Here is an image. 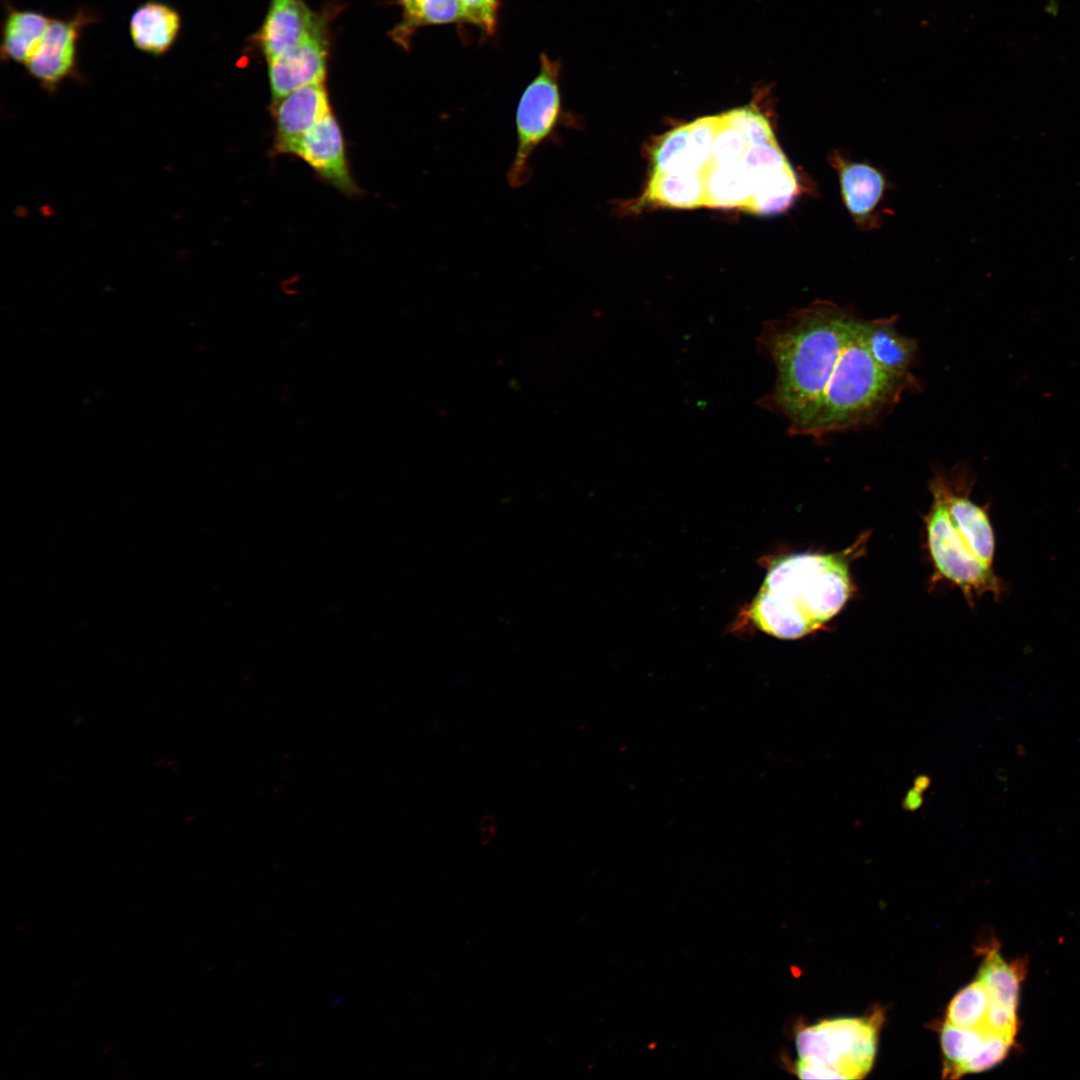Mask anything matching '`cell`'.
<instances>
[{"label":"cell","mask_w":1080,"mask_h":1080,"mask_svg":"<svg viewBox=\"0 0 1080 1080\" xmlns=\"http://www.w3.org/2000/svg\"><path fill=\"white\" fill-rule=\"evenodd\" d=\"M945 474L929 482L933 503L927 517L928 546L934 565L969 597L990 592L998 600L1007 591L993 570L995 536L987 511Z\"/></svg>","instance_id":"3957f363"},{"label":"cell","mask_w":1080,"mask_h":1080,"mask_svg":"<svg viewBox=\"0 0 1080 1080\" xmlns=\"http://www.w3.org/2000/svg\"><path fill=\"white\" fill-rule=\"evenodd\" d=\"M740 162L750 178L753 192L762 184L793 171L776 141L749 145Z\"/></svg>","instance_id":"44dd1931"},{"label":"cell","mask_w":1080,"mask_h":1080,"mask_svg":"<svg viewBox=\"0 0 1080 1080\" xmlns=\"http://www.w3.org/2000/svg\"><path fill=\"white\" fill-rule=\"evenodd\" d=\"M880 1015L837 1018L801 1029L796 1035L802 1079H860L871 1068Z\"/></svg>","instance_id":"277c9868"},{"label":"cell","mask_w":1080,"mask_h":1080,"mask_svg":"<svg viewBox=\"0 0 1080 1080\" xmlns=\"http://www.w3.org/2000/svg\"><path fill=\"white\" fill-rule=\"evenodd\" d=\"M721 125V114L702 117L687 124L692 144L705 163L711 158L712 146Z\"/></svg>","instance_id":"484cf974"},{"label":"cell","mask_w":1080,"mask_h":1080,"mask_svg":"<svg viewBox=\"0 0 1080 1080\" xmlns=\"http://www.w3.org/2000/svg\"><path fill=\"white\" fill-rule=\"evenodd\" d=\"M319 30V20L303 0H271L259 40L270 62Z\"/></svg>","instance_id":"30bf717a"},{"label":"cell","mask_w":1080,"mask_h":1080,"mask_svg":"<svg viewBox=\"0 0 1080 1080\" xmlns=\"http://www.w3.org/2000/svg\"><path fill=\"white\" fill-rule=\"evenodd\" d=\"M500 0H458L460 19L474 24L487 33L495 30L496 15Z\"/></svg>","instance_id":"4316f807"},{"label":"cell","mask_w":1080,"mask_h":1080,"mask_svg":"<svg viewBox=\"0 0 1080 1080\" xmlns=\"http://www.w3.org/2000/svg\"><path fill=\"white\" fill-rule=\"evenodd\" d=\"M704 180V206L748 210L753 188L741 162L716 164L709 160L699 171Z\"/></svg>","instance_id":"9a60e30c"},{"label":"cell","mask_w":1080,"mask_h":1080,"mask_svg":"<svg viewBox=\"0 0 1080 1080\" xmlns=\"http://www.w3.org/2000/svg\"><path fill=\"white\" fill-rule=\"evenodd\" d=\"M50 20L51 18L42 12L17 9L6 3L1 29V60L25 65L42 39Z\"/></svg>","instance_id":"5bb4252c"},{"label":"cell","mask_w":1080,"mask_h":1080,"mask_svg":"<svg viewBox=\"0 0 1080 1080\" xmlns=\"http://www.w3.org/2000/svg\"><path fill=\"white\" fill-rule=\"evenodd\" d=\"M863 323L848 308L816 300L763 325L757 344L776 380L759 405L785 417L790 435L822 439L872 424L920 389L915 376H893L874 361Z\"/></svg>","instance_id":"6da1fadb"},{"label":"cell","mask_w":1080,"mask_h":1080,"mask_svg":"<svg viewBox=\"0 0 1080 1080\" xmlns=\"http://www.w3.org/2000/svg\"><path fill=\"white\" fill-rule=\"evenodd\" d=\"M988 1035L985 1029L962 1028L946 1022L941 1032L944 1077H959L962 1066L982 1050Z\"/></svg>","instance_id":"d6986e66"},{"label":"cell","mask_w":1080,"mask_h":1080,"mask_svg":"<svg viewBox=\"0 0 1080 1080\" xmlns=\"http://www.w3.org/2000/svg\"><path fill=\"white\" fill-rule=\"evenodd\" d=\"M654 171L662 173H696L706 164L697 154L687 125L666 133L653 151Z\"/></svg>","instance_id":"ac0fdd59"},{"label":"cell","mask_w":1080,"mask_h":1080,"mask_svg":"<svg viewBox=\"0 0 1080 1080\" xmlns=\"http://www.w3.org/2000/svg\"><path fill=\"white\" fill-rule=\"evenodd\" d=\"M291 155L302 159L324 183L349 197L359 196L342 127L333 111L297 142Z\"/></svg>","instance_id":"52a82bcc"},{"label":"cell","mask_w":1080,"mask_h":1080,"mask_svg":"<svg viewBox=\"0 0 1080 1080\" xmlns=\"http://www.w3.org/2000/svg\"><path fill=\"white\" fill-rule=\"evenodd\" d=\"M406 26L439 25L460 19L458 0H401Z\"/></svg>","instance_id":"7402d4cb"},{"label":"cell","mask_w":1080,"mask_h":1080,"mask_svg":"<svg viewBox=\"0 0 1080 1080\" xmlns=\"http://www.w3.org/2000/svg\"><path fill=\"white\" fill-rule=\"evenodd\" d=\"M559 75V62L542 54L538 74L521 95L515 116L516 150L507 173L508 183L513 188L528 182L532 175L529 163L533 153L552 139L562 124Z\"/></svg>","instance_id":"5b68a950"},{"label":"cell","mask_w":1080,"mask_h":1080,"mask_svg":"<svg viewBox=\"0 0 1080 1080\" xmlns=\"http://www.w3.org/2000/svg\"><path fill=\"white\" fill-rule=\"evenodd\" d=\"M181 24V15L174 7L162 1L149 0L132 13L129 33L136 49L161 56L176 42Z\"/></svg>","instance_id":"4fadbf2b"},{"label":"cell","mask_w":1080,"mask_h":1080,"mask_svg":"<svg viewBox=\"0 0 1080 1080\" xmlns=\"http://www.w3.org/2000/svg\"><path fill=\"white\" fill-rule=\"evenodd\" d=\"M722 117V114H721ZM749 143L737 129L727 125L722 117V125L717 132L710 160L716 164H730L741 161Z\"/></svg>","instance_id":"cb8c5ba5"},{"label":"cell","mask_w":1080,"mask_h":1080,"mask_svg":"<svg viewBox=\"0 0 1080 1080\" xmlns=\"http://www.w3.org/2000/svg\"><path fill=\"white\" fill-rule=\"evenodd\" d=\"M1023 975V963L1018 961L1008 964L997 950H989L978 974V979L987 990L989 1006L1016 1012Z\"/></svg>","instance_id":"e0dca14e"},{"label":"cell","mask_w":1080,"mask_h":1080,"mask_svg":"<svg viewBox=\"0 0 1080 1080\" xmlns=\"http://www.w3.org/2000/svg\"><path fill=\"white\" fill-rule=\"evenodd\" d=\"M854 551L777 559L751 605L754 624L780 639L801 638L819 629L850 597L849 555Z\"/></svg>","instance_id":"7a4b0ae2"},{"label":"cell","mask_w":1080,"mask_h":1080,"mask_svg":"<svg viewBox=\"0 0 1080 1080\" xmlns=\"http://www.w3.org/2000/svg\"><path fill=\"white\" fill-rule=\"evenodd\" d=\"M95 14L78 9L68 18H51L36 49L24 65L42 89L54 94L68 79H79L78 43Z\"/></svg>","instance_id":"8992f818"},{"label":"cell","mask_w":1080,"mask_h":1080,"mask_svg":"<svg viewBox=\"0 0 1080 1080\" xmlns=\"http://www.w3.org/2000/svg\"><path fill=\"white\" fill-rule=\"evenodd\" d=\"M724 122L740 131L749 145L775 142V135L767 118L752 108H737L722 113Z\"/></svg>","instance_id":"603a6c76"},{"label":"cell","mask_w":1080,"mask_h":1080,"mask_svg":"<svg viewBox=\"0 0 1080 1080\" xmlns=\"http://www.w3.org/2000/svg\"><path fill=\"white\" fill-rule=\"evenodd\" d=\"M646 200L672 208H697L704 206V180L696 173H653Z\"/></svg>","instance_id":"2e32d148"},{"label":"cell","mask_w":1080,"mask_h":1080,"mask_svg":"<svg viewBox=\"0 0 1080 1080\" xmlns=\"http://www.w3.org/2000/svg\"><path fill=\"white\" fill-rule=\"evenodd\" d=\"M837 170L843 201L857 224H873V212L885 189L883 175L874 167L845 159L839 152L830 156Z\"/></svg>","instance_id":"8fae6325"},{"label":"cell","mask_w":1080,"mask_h":1080,"mask_svg":"<svg viewBox=\"0 0 1080 1080\" xmlns=\"http://www.w3.org/2000/svg\"><path fill=\"white\" fill-rule=\"evenodd\" d=\"M481 840L489 842L496 833V819L493 815H485L479 823Z\"/></svg>","instance_id":"83f0119b"},{"label":"cell","mask_w":1080,"mask_h":1080,"mask_svg":"<svg viewBox=\"0 0 1080 1080\" xmlns=\"http://www.w3.org/2000/svg\"><path fill=\"white\" fill-rule=\"evenodd\" d=\"M1013 1044L1014 1040L989 1032L984 1047L974 1058L962 1066L959 1077L966 1073L981 1072L993 1067L1006 1057Z\"/></svg>","instance_id":"d4e9b609"},{"label":"cell","mask_w":1080,"mask_h":1080,"mask_svg":"<svg viewBox=\"0 0 1080 1080\" xmlns=\"http://www.w3.org/2000/svg\"><path fill=\"white\" fill-rule=\"evenodd\" d=\"M989 1009V996L980 979L972 982L950 1002L946 1022L952 1025L983 1029Z\"/></svg>","instance_id":"ffe728a7"},{"label":"cell","mask_w":1080,"mask_h":1080,"mask_svg":"<svg viewBox=\"0 0 1080 1080\" xmlns=\"http://www.w3.org/2000/svg\"><path fill=\"white\" fill-rule=\"evenodd\" d=\"M897 317L865 320V345L874 361L887 373L897 377L914 376L910 368L918 354L914 338L899 332Z\"/></svg>","instance_id":"7c38bea8"},{"label":"cell","mask_w":1080,"mask_h":1080,"mask_svg":"<svg viewBox=\"0 0 1080 1080\" xmlns=\"http://www.w3.org/2000/svg\"><path fill=\"white\" fill-rule=\"evenodd\" d=\"M327 48L321 30L268 62L272 100L299 88L324 83Z\"/></svg>","instance_id":"9c48e42d"},{"label":"cell","mask_w":1080,"mask_h":1080,"mask_svg":"<svg viewBox=\"0 0 1080 1080\" xmlns=\"http://www.w3.org/2000/svg\"><path fill=\"white\" fill-rule=\"evenodd\" d=\"M331 111L324 83L308 85L272 100V155H291L304 134Z\"/></svg>","instance_id":"ba28073f"}]
</instances>
